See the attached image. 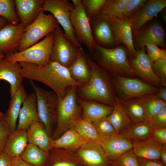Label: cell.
<instances>
[{
	"label": "cell",
	"instance_id": "cell-1",
	"mask_svg": "<svg viewBox=\"0 0 166 166\" xmlns=\"http://www.w3.org/2000/svg\"><path fill=\"white\" fill-rule=\"evenodd\" d=\"M23 78L42 82L51 88L58 97H63L70 86L82 85L73 79L67 68L50 61L44 66L30 63L19 62Z\"/></svg>",
	"mask_w": 166,
	"mask_h": 166
},
{
	"label": "cell",
	"instance_id": "cell-2",
	"mask_svg": "<svg viewBox=\"0 0 166 166\" xmlns=\"http://www.w3.org/2000/svg\"><path fill=\"white\" fill-rule=\"evenodd\" d=\"M87 55L91 70V77L88 82L77 87L78 96L85 100L94 101L113 106L117 95L109 74L88 54Z\"/></svg>",
	"mask_w": 166,
	"mask_h": 166
},
{
	"label": "cell",
	"instance_id": "cell-3",
	"mask_svg": "<svg viewBox=\"0 0 166 166\" xmlns=\"http://www.w3.org/2000/svg\"><path fill=\"white\" fill-rule=\"evenodd\" d=\"M88 49L94 61L109 74L114 76H137L129 63L127 49L122 46L105 48L95 45Z\"/></svg>",
	"mask_w": 166,
	"mask_h": 166
},
{
	"label": "cell",
	"instance_id": "cell-4",
	"mask_svg": "<svg viewBox=\"0 0 166 166\" xmlns=\"http://www.w3.org/2000/svg\"><path fill=\"white\" fill-rule=\"evenodd\" d=\"M78 87H69L64 97H57L56 109V125L52 137L54 139L59 138L71 127L76 118L81 116L82 109L78 101Z\"/></svg>",
	"mask_w": 166,
	"mask_h": 166
},
{
	"label": "cell",
	"instance_id": "cell-5",
	"mask_svg": "<svg viewBox=\"0 0 166 166\" xmlns=\"http://www.w3.org/2000/svg\"><path fill=\"white\" fill-rule=\"evenodd\" d=\"M53 41L52 32L40 42L21 52L6 55L5 58L11 61L27 62L45 66L50 61Z\"/></svg>",
	"mask_w": 166,
	"mask_h": 166
},
{
	"label": "cell",
	"instance_id": "cell-6",
	"mask_svg": "<svg viewBox=\"0 0 166 166\" xmlns=\"http://www.w3.org/2000/svg\"><path fill=\"white\" fill-rule=\"evenodd\" d=\"M59 25L52 14H46L41 11L35 19L25 29L18 52L36 44L42 38L53 32Z\"/></svg>",
	"mask_w": 166,
	"mask_h": 166
},
{
	"label": "cell",
	"instance_id": "cell-7",
	"mask_svg": "<svg viewBox=\"0 0 166 166\" xmlns=\"http://www.w3.org/2000/svg\"><path fill=\"white\" fill-rule=\"evenodd\" d=\"M112 82L120 101L141 97L157 93L159 88L139 79L132 77L114 76Z\"/></svg>",
	"mask_w": 166,
	"mask_h": 166
},
{
	"label": "cell",
	"instance_id": "cell-8",
	"mask_svg": "<svg viewBox=\"0 0 166 166\" xmlns=\"http://www.w3.org/2000/svg\"><path fill=\"white\" fill-rule=\"evenodd\" d=\"M30 83L36 95L40 121L51 136L53 124L56 122L57 96L53 91L46 90L39 87L32 80H30Z\"/></svg>",
	"mask_w": 166,
	"mask_h": 166
},
{
	"label": "cell",
	"instance_id": "cell-9",
	"mask_svg": "<svg viewBox=\"0 0 166 166\" xmlns=\"http://www.w3.org/2000/svg\"><path fill=\"white\" fill-rule=\"evenodd\" d=\"M53 33L54 41L50 61L67 68L79 55L81 48L67 38L59 25Z\"/></svg>",
	"mask_w": 166,
	"mask_h": 166
},
{
	"label": "cell",
	"instance_id": "cell-10",
	"mask_svg": "<svg viewBox=\"0 0 166 166\" xmlns=\"http://www.w3.org/2000/svg\"><path fill=\"white\" fill-rule=\"evenodd\" d=\"M74 8L72 3L67 0H44L42 10L50 12L61 25L67 38L79 48L81 44L77 40L70 18L72 11Z\"/></svg>",
	"mask_w": 166,
	"mask_h": 166
},
{
	"label": "cell",
	"instance_id": "cell-11",
	"mask_svg": "<svg viewBox=\"0 0 166 166\" xmlns=\"http://www.w3.org/2000/svg\"><path fill=\"white\" fill-rule=\"evenodd\" d=\"M95 45L105 48L116 47L110 17L98 13L89 20Z\"/></svg>",
	"mask_w": 166,
	"mask_h": 166
},
{
	"label": "cell",
	"instance_id": "cell-12",
	"mask_svg": "<svg viewBox=\"0 0 166 166\" xmlns=\"http://www.w3.org/2000/svg\"><path fill=\"white\" fill-rule=\"evenodd\" d=\"M70 18L75 35L78 42L86 46L88 49L95 46L89 20L85 14L82 4L72 11Z\"/></svg>",
	"mask_w": 166,
	"mask_h": 166
},
{
	"label": "cell",
	"instance_id": "cell-13",
	"mask_svg": "<svg viewBox=\"0 0 166 166\" xmlns=\"http://www.w3.org/2000/svg\"><path fill=\"white\" fill-rule=\"evenodd\" d=\"M136 57L128 59L130 65L137 76L155 86L163 87L160 79L154 73L152 62L145 52V47L136 49Z\"/></svg>",
	"mask_w": 166,
	"mask_h": 166
},
{
	"label": "cell",
	"instance_id": "cell-14",
	"mask_svg": "<svg viewBox=\"0 0 166 166\" xmlns=\"http://www.w3.org/2000/svg\"><path fill=\"white\" fill-rule=\"evenodd\" d=\"M166 6V0H147L141 7L130 18L133 37L148 21L156 17Z\"/></svg>",
	"mask_w": 166,
	"mask_h": 166
},
{
	"label": "cell",
	"instance_id": "cell-15",
	"mask_svg": "<svg viewBox=\"0 0 166 166\" xmlns=\"http://www.w3.org/2000/svg\"><path fill=\"white\" fill-rule=\"evenodd\" d=\"M116 47L120 43L126 46L128 52L133 58L136 54L133 43L131 21L129 18L110 17Z\"/></svg>",
	"mask_w": 166,
	"mask_h": 166
},
{
	"label": "cell",
	"instance_id": "cell-16",
	"mask_svg": "<svg viewBox=\"0 0 166 166\" xmlns=\"http://www.w3.org/2000/svg\"><path fill=\"white\" fill-rule=\"evenodd\" d=\"M75 152L84 166H109L103 149L95 141L89 140Z\"/></svg>",
	"mask_w": 166,
	"mask_h": 166
},
{
	"label": "cell",
	"instance_id": "cell-17",
	"mask_svg": "<svg viewBox=\"0 0 166 166\" xmlns=\"http://www.w3.org/2000/svg\"><path fill=\"white\" fill-rule=\"evenodd\" d=\"M165 40L164 31L161 25L157 22H152L144 26L133 37V44L136 49L145 47L148 43L153 44L164 48Z\"/></svg>",
	"mask_w": 166,
	"mask_h": 166
},
{
	"label": "cell",
	"instance_id": "cell-18",
	"mask_svg": "<svg viewBox=\"0 0 166 166\" xmlns=\"http://www.w3.org/2000/svg\"><path fill=\"white\" fill-rule=\"evenodd\" d=\"M25 31L20 23H8L0 30V52L5 56L16 52Z\"/></svg>",
	"mask_w": 166,
	"mask_h": 166
},
{
	"label": "cell",
	"instance_id": "cell-19",
	"mask_svg": "<svg viewBox=\"0 0 166 166\" xmlns=\"http://www.w3.org/2000/svg\"><path fill=\"white\" fill-rule=\"evenodd\" d=\"M98 143L110 162L132 149V141L119 134L109 137H99Z\"/></svg>",
	"mask_w": 166,
	"mask_h": 166
},
{
	"label": "cell",
	"instance_id": "cell-20",
	"mask_svg": "<svg viewBox=\"0 0 166 166\" xmlns=\"http://www.w3.org/2000/svg\"><path fill=\"white\" fill-rule=\"evenodd\" d=\"M23 79L19 62L11 61L5 58L0 59V80H5L10 83L11 98L23 85Z\"/></svg>",
	"mask_w": 166,
	"mask_h": 166
},
{
	"label": "cell",
	"instance_id": "cell-21",
	"mask_svg": "<svg viewBox=\"0 0 166 166\" xmlns=\"http://www.w3.org/2000/svg\"><path fill=\"white\" fill-rule=\"evenodd\" d=\"M44 0H15V7L20 23L25 29L42 10Z\"/></svg>",
	"mask_w": 166,
	"mask_h": 166
},
{
	"label": "cell",
	"instance_id": "cell-22",
	"mask_svg": "<svg viewBox=\"0 0 166 166\" xmlns=\"http://www.w3.org/2000/svg\"><path fill=\"white\" fill-rule=\"evenodd\" d=\"M19 122L16 129L27 130L30 125L36 121H40L37 111V98L34 92L28 95L21 108Z\"/></svg>",
	"mask_w": 166,
	"mask_h": 166
},
{
	"label": "cell",
	"instance_id": "cell-23",
	"mask_svg": "<svg viewBox=\"0 0 166 166\" xmlns=\"http://www.w3.org/2000/svg\"><path fill=\"white\" fill-rule=\"evenodd\" d=\"M27 132L28 143L47 152L53 148L54 139L49 134L40 121H35L32 124Z\"/></svg>",
	"mask_w": 166,
	"mask_h": 166
},
{
	"label": "cell",
	"instance_id": "cell-24",
	"mask_svg": "<svg viewBox=\"0 0 166 166\" xmlns=\"http://www.w3.org/2000/svg\"><path fill=\"white\" fill-rule=\"evenodd\" d=\"M133 152L139 158L160 160L163 144L151 136L141 140L132 141Z\"/></svg>",
	"mask_w": 166,
	"mask_h": 166
},
{
	"label": "cell",
	"instance_id": "cell-25",
	"mask_svg": "<svg viewBox=\"0 0 166 166\" xmlns=\"http://www.w3.org/2000/svg\"><path fill=\"white\" fill-rule=\"evenodd\" d=\"M78 101L82 109L81 117L92 121L107 117L113 110V106L83 99L78 96Z\"/></svg>",
	"mask_w": 166,
	"mask_h": 166
},
{
	"label": "cell",
	"instance_id": "cell-26",
	"mask_svg": "<svg viewBox=\"0 0 166 166\" xmlns=\"http://www.w3.org/2000/svg\"><path fill=\"white\" fill-rule=\"evenodd\" d=\"M45 166H84L75 152L53 148L49 152Z\"/></svg>",
	"mask_w": 166,
	"mask_h": 166
},
{
	"label": "cell",
	"instance_id": "cell-27",
	"mask_svg": "<svg viewBox=\"0 0 166 166\" xmlns=\"http://www.w3.org/2000/svg\"><path fill=\"white\" fill-rule=\"evenodd\" d=\"M28 143L27 130L16 129L10 133L2 152L11 158L20 157Z\"/></svg>",
	"mask_w": 166,
	"mask_h": 166
},
{
	"label": "cell",
	"instance_id": "cell-28",
	"mask_svg": "<svg viewBox=\"0 0 166 166\" xmlns=\"http://www.w3.org/2000/svg\"><path fill=\"white\" fill-rule=\"evenodd\" d=\"M69 74L75 81L82 85L88 82L91 77V70L86 53L81 48L79 55L67 68Z\"/></svg>",
	"mask_w": 166,
	"mask_h": 166
},
{
	"label": "cell",
	"instance_id": "cell-29",
	"mask_svg": "<svg viewBox=\"0 0 166 166\" xmlns=\"http://www.w3.org/2000/svg\"><path fill=\"white\" fill-rule=\"evenodd\" d=\"M23 85L11 98L4 119L8 124L10 132L16 129V121L18 117L21 105L27 96Z\"/></svg>",
	"mask_w": 166,
	"mask_h": 166
},
{
	"label": "cell",
	"instance_id": "cell-30",
	"mask_svg": "<svg viewBox=\"0 0 166 166\" xmlns=\"http://www.w3.org/2000/svg\"><path fill=\"white\" fill-rule=\"evenodd\" d=\"M89 140H90L82 136L71 127L59 138L54 139L53 148L75 152Z\"/></svg>",
	"mask_w": 166,
	"mask_h": 166
},
{
	"label": "cell",
	"instance_id": "cell-31",
	"mask_svg": "<svg viewBox=\"0 0 166 166\" xmlns=\"http://www.w3.org/2000/svg\"><path fill=\"white\" fill-rule=\"evenodd\" d=\"M106 118L118 134L128 129L133 124L117 96L113 110Z\"/></svg>",
	"mask_w": 166,
	"mask_h": 166
},
{
	"label": "cell",
	"instance_id": "cell-32",
	"mask_svg": "<svg viewBox=\"0 0 166 166\" xmlns=\"http://www.w3.org/2000/svg\"><path fill=\"white\" fill-rule=\"evenodd\" d=\"M48 152L32 144L28 143L20 156L23 160L34 166H45Z\"/></svg>",
	"mask_w": 166,
	"mask_h": 166
},
{
	"label": "cell",
	"instance_id": "cell-33",
	"mask_svg": "<svg viewBox=\"0 0 166 166\" xmlns=\"http://www.w3.org/2000/svg\"><path fill=\"white\" fill-rule=\"evenodd\" d=\"M153 127L150 122L144 121L132 124L129 128L119 134L132 141L141 140L150 136Z\"/></svg>",
	"mask_w": 166,
	"mask_h": 166
},
{
	"label": "cell",
	"instance_id": "cell-34",
	"mask_svg": "<svg viewBox=\"0 0 166 166\" xmlns=\"http://www.w3.org/2000/svg\"><path fill=\"white\" fill-rule=\"evenodd\" d=\"M143 97L121 101L133 124L145 120Z\"/></svg>",
	"mask_w": 166,
	"mask_h": 166
},
{
	"label": "cell",
	"instance_id": "cell-35",
	"mask_svg": "<svg viewBox=\"0 0 166 166\" xmlns=\"http://www.w3.org/2000/svg\"><path fill=\"white\" fill-rule=\"evenodd\" d=\"M143 100L145 120L149 122L166 106V102L160 99L156 93L144 96Z\"/></svg>",
	"mask_w": 166,
	"mask_h": 166
},
{
	"label": "cell",
	"instance_id": "cell-36",
	"mask_svg": "<svg viewBox=\"0 0 166 166\" xmlns=\"http://www.w3.org/2000/svg\"><path fill=\"white\" fill-rule=\"evenodd\" d=\"M71 127L85 138L98 143L99 136L92 121L80 116L73 121Z\"/></svg>",
	"mask_w": 166,
	"mask_h": 166
},
{
	"label": "cell",
	"instance_id": "cell-37",
	"mask_svg": "<svg viewBox=\"0 0 166 166\" xmlns=\"http://www.w3.org/2000/svg\"><path fill=\"white\" fill-rule=\"evenodd\" d=\"M130 0H107L99 13L109 17L123 18V11Z\"/></svg>",
	"mask_w": 166,
	"mask_h": 166
},
{
	"label": "cell",
	"instance_id": "cell-38",
	"mask_svg": "<svg viewBox=\"0 0 166 166\" xmlns=\"http://www.w3.org/2000/svg\"><path fill=\"white\" fill-rule=\"evenodd\" d=\"M0 17L6 19L9 24L19 23L20 20L15 10L14 0H0Z\"/></svg>",
	"mask_w": 166,
	"mask_h": 166
},
{
	"label": "cell",
	"instance_id": "cell-39",
	"mask_svg": "<svg viewBox=\"0 0 166 166\" xmlns=\"http://www.w3.org/2000/svg\"><path fill=\"white\" fill-rule=\"evenodd\" d=\"M99 137H107L117 134L106 117L93 121Z\"/></svg>",
	"mask_w": 166,
	"mask_h": 166
},
{
	"label": "cell",
	"instance_id": "cell-40",
	"mask_svg": "<svg viewBox=\"0 0 166 166\" xmlns=\"http://www.w3.org/2000/svg\"><path fill=\"white\" fill-rule=\"evenodd\" d=\"M109 166H139L138 158L131 149L110 162Z\"/></svg>",
	"mask_w": 166,
	"mask_h": 166
},
{
	"label": "cell",
	"instance_id": "cell-41",
	"mask_svg": "<svg viewBox=\"0 0 166 166\" xmlns=\"http://www.w3.org/2000/svg\"><path fill=\"white\" fill-rule=\"evenodd\" d=\"M107 0H82V4L89 20L98 13Z\"/></svg>",
	"mask_w": 166,
	"mask_h": 166
},
{
	"label": "cell",
	"instance_id": "cell-42",
	"mask_svg": "<svg viewBox=\"0 0 166 166\" xmlns=\"http://www.w3.org/2000/svg\"><path fill=\"white\" fill-rule=\"evenodd\" d=\"M152 69L155 74L161 80L163 87L166 86V57L154 62Z\"/></svg>",
	"mask_w": 166,
	"mask_h": 166
},
{
	"label": "cell",
	"instance_id": "cell-43",
	"mask_svg": "<svg viewBox=\"0 0 166 166\" xmlns=\"http://www.w3.org/2000/svg\"><path fill=\"white\" fill-rule=\"evenodd\" d=\"M147 55L153 62L165 57H166V50L164 49H160L156 45L148 43L145 46Z\"/></svg>",
	"mask_w": 166,
	"mask_h": 166
},
{
	"label": "cell",
	"instance_id": "cell-44",
	"mask_svg": "<svg viewBox=\"0 0 166 166\" xmlns=\"http://www.w3.org/2000/svg\"><path fill=\"white\" fill-rule=\"evenodd\" d=\"M147 0H130L123 13V18H130L143 6Z\"/></svg>",
	"mask_w": 166,
	"mask_h": 166
},
{
	"label": "cell",
	"instance_id": "cell-45",
	"mask_svg": "<svg viewBox=\"0 0 166 166\" xmlns=\"http://www.w3.org/2000/svg\"><path fill=\"white\" fill-rule=\"evenodd\" d=\"M150 122L154 128H162L166 127V106L156 115Z\"/></svg>",
	"mask_w": 166,
	"mask_h": 166
},
{
	"label": "cell",
	"instance_id": "cell-46",
	"mask_svg": "<svg viewBox=\"0 0 166 166\" xmlns=\"http://www.w3.org/2000/svg\"><path fill=\"white\" fill-rule=\"evenodd\" d=\"M10 132L9 126L4 119L0 121V152L3 151L7 137Z\"/></svg>",
	"mask_w": 166,
	"mask_h": 166
},
{
	"label": "cell",
	"instance_id": "cell-47",
	"mask_svg": "<svg viewBox=\"0 0 166 166\" xmlns=\"http://www.w3.org/2000/svg\"><path fill=\"white\" fill-rule=\"evenodd\" d=\"M150 136L163 145L166 144V127L157 128L153 127Z\"/></svg>",
	"mask_w": 166,
	"mask_h": 166
},
{
	"label": "cell",
	"instance_id": "cell-48",
	"mask_svg": "<svg viewBox=\"0 0 166 166\" xmlns=\"http://www.w3.org/2000/svg\"><path fill=\"white\" fill-rule=\"evenodd\" d=\"M139 166H166L160 160H151L138 158Z\"/></svg>",
	"mask_w": 166,
	"mask_h": 166
},
{
	"label": "cell",
	"instance_id": "cell-49",
	"mask_svg": "<svg viewBox=\"0 0 166 166\" xmlns=\"http://www.w3.org/2000/svg\"><path fill=\"white\" fill-rule=\"evenodd\" d=\"M11 158L2 152L0 153V166H11Z\"/></svg>",
	"mask_w": 166,
	"mask_h": 166
},
{
	"label": "cell",
	"instance_id": "cell-50",
	"mask_svg": "<svg viewBox=\"0 0 166 166\" xmlns=\"http://www.w3.org/2000/svg\"><path fill=\"white\" fill-rule=\"evenodd\" d=\"M11 166H34L22 160L20 157L11 158Z\"/></svg>",
	"mask_w": 166,
	"mask_h": 166
},
{
	"label": "cell",
	"instance_id": "cell-51",
	"mask_svg": "<svg viewBox=\"0 0 166 166\" xmlns=\"http://www.w3.org/2000/svg\"><path fill=\"white\" fill-rule=\"evenodd\" d=\"M157 97L162 100L166 102V88L161 87L159 89L158 92L156 93Z\"/></svg>",
	"mask_w": 166,
	"mask_h": 166
},
{
	"label": "cell",
	"instance_id": "cell-52",
	"mask_svg": "<svg viewBox=\"0 0 166 166\" xmlns=\"http://www.w3.org/2000/svg\"><path fill=\"white\" fill-rule=\"evenodd\" d=\"M160 160L166 165V144L163 145L160 153Z\"/></svg>",
	"mask_w": 166,
	"mask_h": 166
},
{
	"label": "cell",
	"instance_id": "cell-53",
	"mask_svg": "<svg viewBox=\"0 0 166 166\" xmlns=\"http://www.w3.org/2000/svg\"><path fill=\"white\" fill-rule=\"evenodd\" d=\"M8 23L6 19L0 17V30Z\"/></svg>",
	"mask_w": 166,
	"mask_h": 166
},
{
	"label": "cell",
	"instance_id": "cell-54",
	"mask_svg": "<svg viewBox=\"0 0 166 166\" xmlns=\"http://www.w3.org/2000/svg\"><path fill=\"white\" fill-rule=\"evenodd\" d=\"M72 2L74 8H76L82 4V0H72Z\"/></svg>",
	"mask_w": 166,
	"mask_h": 166
},
{
	"label": "cell",
	"instance_id": "cell-55",
	"mask_svg": "<svg viewBox=\"0 0 166 166\" xmlns=\"http://www.w3.org/2000/svg\"><path fill=\"white\" fill-rule=\"evenodd\" d=\"M5 118V114L0 111V121L3 120Z\"/></svg>",
	"mask_w": 166,
	"mask_h": 166
},
{
	"label": "cell",
	"instance_id": "cell-56",
	"mask_svg": "<svg viewBox=\"0 0 166 166\" xmlns=\"http://www.w3.org/2000/svg\"><path fill=\"white\" fill-rule=\"evenodd\" d=\"M5 57V55L2 53L0 52V59L4 58Z\"/></svg>",
	"mask_w": 166,
	"mask_h": 166
},
{
	"label": "cell",
	"instance_id": "cell-57",
	"mask_svg": "<svg viewBox=\"0 0 166 166\" xmlns=\"http://www.w3.org/2000/svg\"></svg>",
	"mask_w": 166,
	"mask_h": 166
}]
</instances>
